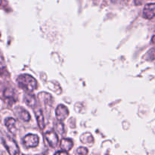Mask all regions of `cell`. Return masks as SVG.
I'll use <instances>...</instances> for the list:
<instances>
[{
    "label": "cell",
    "instance_id": "6da1fadb",
    "mask_svg": "<svg viewBox=\"0 0 155 155\" xmlns=\"http://www.w3.org/2000/svg\"><path fill=\"white\" fill-rule=\"evenodd\" d=\"M17 81H18V86L26 92H33L36 86V79L28 74L19 76Z\"/></svg>",
    "mask_w": 155,
    "mask_h": 155
},
{
    "label": "cell",
    "instance_id": "7a4b0ae2",
    "mask_svg": "<svg viewBox=\"0 0 155 155\" xmlns=\"http://www.w3.org/2000/svg\"><path fill=\"white\" fill-rule=\"evenodd\" d=\"M3 144L10 154L15 155L19 153V148H18V145L12 138L9 137V136L5 137L3 139Z\"/></svg>",
    "mask_w": 155,
    "mask_h": 155
},
{
    "label": "cell",
    "instance_id": "3957f363",
    "mask_svg": "<svg viewBox=\"0 0 155 155\" xmlns=\"http://www.w3.org/2000/svg\"><path fill=\"white\" fill-rule=\"evenodd\" d=\"M39 137L35 134H28L24 138V143L28 148H35L39 145Z\"/></svg>",
    "mask_w": 155,
    "mask_h": 155
},
{
    "label": "cell",
    "instance_id": "277c9868",
    "mask_svg": "<svg viewBox=\"0 0 155 155\" xmlns=\"http://www.w3.org/2000/svg\"><path fill=\"white\" fill-rule=\"evenodd\" d=\"M55 112L56 117H57L58 120L60 121L64 120L68 117V115H69V110L64 104H60V105L58 106Z\"/></svg>",
    "mask_w": 155,
    "mask_h": 155
},
{
    "label": "cell",
    "instance_id": "5b68a950",
    "mask_svg": "<svg viewBox=\"0 0 155 155\" xmlns=\"http://www.w3.org/2000/svg\"><path fill=\"white\" fill-rule=\"evenodd\" d=\"M143 17L146 19H152L155 17V3H151L145 6Z\"/></svg>",
    "mask_w": 155,
    "mask_h": 155
},
{
    "label": "cell",
    "instance_id": "8992f818",
    "mask_svg": "<svg viewBox=\"0 0 155 155\" xmlns=\"http://www.w3.org/2000/svg\"><path fill=\"white\" fill-rule=\"evenodd\" d=\"M45 137H46L47 141H48V144L52 148H55L58 142V139L54 132H48L45 134Z\"/></svg>",
    "mask_w": 155,
    "mask_h": 155
},
{
    "label": "cell",
    "instance_id": "52a82bcc",
    "mask_svg": "<svg viewBox=\"0 0 155 155\" xmlns=\"http://www.w3.org/2000/svg\"><path fill=\"white\" fill-rule=\"evenodd\" d=\"M17 115L19 117L20 119H21L24 121H26V122H27V121L30 120V114L28 113L27 110L22 108V107H18V110H17Z\"/></svg>",
    "mask_w": 155,
    "mask_h": 155
},
{
    "label": "cell",
    "instance_id": "ba28073f",
    "mask_svg": "<svg viewBox=\"0 0 155 155\" xmlns=\"http://www.w3.org/2000/svg\"><path fill=\"white\" fill-rule=\"evenodd\" d=\"M5 126L11 133L15 134L16 131V120L14 118H8L5 120Z\"/></svg>",
    "mask_w": 155,
    "mask_h": 155
},
{
    "label": "cell",
    "instance_id": "9c48e42d",
    "mask_svg": "<svg viewBox=\"0 0 155 155\" xmlns=\"http://www.w3.org/2000/svg\"><path fill=\"white\" fill-rule=\"evenodd\" d=\"M73 145H73V142L71 139H62L61 142V150H63V151H70V150L72 148Z\"/></svg>",
    "mask_w": 155,
    "mask_h": 155
},
{
    "label": "cell",
    "instance_id": "30bf717a",
    "mask_svg": "<svg viewBox=\"0 0 155 155\" xmlns=\"http://www.w3.org/2000/svg\"><path fill=\"white\" fill-rule=\"evenodd\" d=\"M35 115H36V119H37V123L39 124V127L42 130L45 127V122H44L43 115H42L40 109H37V110H35Z\"/></svg>",
    "mask_w": 155,
    "mask_h": 155
},
{
    "label": "cell",
    "instance_id": "8fae6325",
    "mask_svg": "<svg viewBox=\"0 0 155 155\" xmlns=\"http://www.w3.org/2000/svg\"><path fill=\"white\" fill-rule=\"evenodd\" d=\"M25 102L27 105L30 106V107H33L36 104V99H35L34 96L30 95H27L25 96Z\"/></svg>",
    "mask_w": 155,
    "mask_h": 155
},
{
    "label": "cell",
    "instance_id": "7c38bea8",
    "mask_svg": "<svg viewBox=\"0 0 155 155\" xmlns=\"http://www.w3.org/2000/svg\"><path fill=\"white\" fill-rule=\"evenodd\" d=\"M77 153L79 154H83L86 155L88 154V150L86 148H84V147H80V148L77 149Z\"/></svg>",
    "mask_w": 155,
    "mask_h": 155
},
{
    "label": "cell",
    "instance_id": "4fadbf2b",
    "mask_svg": "<svg viewBox=\"0 0 155 155\" xmlns=\"http://www.w3.org/2000/svg\"><path fill=\"white\" fill-rule=\"evenodd\" d=\"M5 66V62L3 56L0 54V68H3Z\"/></svg>",
    "mask_w": 155,
    "mask_h": 155
},
{
    "label": "cell",
    "instance_id": "5bb4252c",
    "mask_svg": "<svg viewBox=\"0 0 155 155\" xmlns=\"http://www.w3.org/2000/svg\"><path fill=\"white\" fill-rule=\"evenodd\" d=\"M55 154H68V153L67 152V151H63V150H62V151H57V152L55 153Z\"/></svg>",
    "mask_w": 155,
    "mask_h": 155
},
{
    "label": "cell",
    "instance_id": "9a60e30c",
    "mask_svg": "<svg viewBox=\"0 0 155 155\" xmlns=\"http://www.w3.org/2000/svg\"><path fill=\"white\" fill-rule=\"evenodd\" d=\"M152 42H153V43L155 44V36H154L152 37Z\"/></svg>",
    "mask_w": 155,
    "mask_h": 155
},
{
    "label": "cell",
    "instance_id": "2e32d148",
    "mask_svg": "<svg viewBox=\"0 0 155 155\" xmlns=\"http://www.w3.org/2000/svg\"><path fill=\"white\" fill-rule=\"evenodd\" d=\"M2 4V0H0V5Z\"/></svg>",
    "mask_w": 155,
    "mask_h": 155
}]
</instances>
